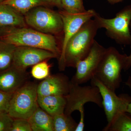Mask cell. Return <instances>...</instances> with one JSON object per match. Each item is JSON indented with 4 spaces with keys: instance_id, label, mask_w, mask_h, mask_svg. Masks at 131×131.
<instances>
[{
    "instance_id": "cb8c5ba5",
    "label": "cell",
    "mask_w": 131,
    "mask_h": 131,
    "mask_svg": "<svg viewBox=\"0 0 131 131\" xmlns=\"http://www.w3.org/2000/svg\"><path fill=\"white\" fill-rule=\"evenodd\" d=\"M13 93L0 90V113H8L10 101Z\"/></svg>"
},
{
    "instance_id": "83f0119b",
    "label": "cell",
    "mask_w": 131,
    "mask_h": 131,
    "mask_svg": "<svg viewBox=\"0 0 131 131\" xmlns=\"http://www.w3.org/2000/svg\"><path fill=\"white\" fill-rule=\"evenodd\" d=\"M125 84L129 87L130 89H131V77L130 76H129L128 79L125 82ZM126 112L131 114V102L129 103V105H128Z\"/></svg>"
},
{
    "instance_id": "52a82bcc",
    "label": "cell",
    "mask_w": 131,
    "mask_h": 131,
    "mask_svg": "<svg viewBox=\"0 0 131 131\" xmlns=\"http://www.w3.org/2000/svg\"><path fill=\"white\" fill-rule=\"evenodd\" d=\"M37 85L27 82L14 93L8 112L12 118L28 120L34 112L39 106Z\"/></svg>"
},
{
    "instance_id": "e0dca14e",
    "label": "cell",
    "mask_w": 131,
    "mask_h": 131,
    "mask_svg": "<svg viewBox=\"0 0 131 131\" xmlns=\"http://www.w3.org/2000/svg\"><path fill=\"white\" fill-rule=\"evenodd\" d=\"M1 3L12 6L24 15L37 7L50 6L45 0H4Z\"/></svg>"
},
{
    "instance_id": "ffe728a7",
    "label": "cell",
    "mask_w": 131,
    "mask_h": 131,
    "mask_svg": "<svg viewBox=\"0 0 131 131\" xmlns=\"http://www.w3.org/2000/svg\"><path fill=\"white\" fill-rule=\"evenodd\" d=\"M54 131H75L77 123L71 115L63 113L53 117Z\"/></svg>"
},
{
    "instance_id": "ac0fdd59",
    "label": "cell",
    "mask_w": 131,
    "mask_h": 131,
    "mask_svg": "<svg viewBox=\"0 0 131 131\" xmlns=\"http://www.w3.org/2000/svg\"><path fill=\"white\" fill-rule=\"evenodd\" d=\"M16 46L0 39V72L13 65Z\"/></svg>"
},
{
    "instance_id": "5b68a950",
    "label": "cell",
    "mask_w": 131,
    "mask_h": 131,
    "mask_svg": "<svg viewBox=\"0 0 131 131\" xmlns=\"http://www.w3.org/2000/svg\"><path fill=\"white\" fill-rule=\"evenodd\" d=\"M93 18L99 28L106 29L108 37L119 44L130 45L131 4L122 8L113 18H105L97 13Z\"/></svg>"
},
{
    "instance_id": "f546056e",
    "label": "cell",
    "mask_w": 131,
    "mask_h": 131,
    "mask_svg": "<svg viewBox=\"0 0 131 131\" xmlns=\"http://www.w3.org/2000/svg\"><path fill=\"white\" fill-rule=\"evenodd\" d=\"M3 1H4V0H0V3L2 2Z\"/></svg>"
},
{
    "instance_id": "44dd1931",
    "label": "cell",
    "mask_w": 131,
    "mask_h": 131,
    "mask_svg": "<svg viewBox=\"0 0 131 131\" xmlns=\"http://www.w3.org/2000/svg\"><path fill=\"white\" fill-rule=\"evenodd\" d=\"M61 7L62 10L69 13H80L86 11L83 0H61Z\"/></svg>"
},
{
    "instance_id": "7402d4cb",
    "label": "cell",
    "mask_w": 131,
    "mask_h": 131,
    "mask_svg": "<svg viewBox=\"0 0 131 131\" xmlns=\"http://www.w3.org/2000/svg\"><path fill=\"white\" fill-rule=\"evenodd\" d=\"M31 73L36 80H44L50 75V66L46 61H42L33 66Z\"/></svg>"
},
{
    "instance_id": "9c48e42d",
    "label": "cell",
    "mask_w": 131,
    "mask_h": 131,
    "mask_svg": "<svg viewBox=\"0 0 131 131\" xmlns=\"http://www.w3.org/2000/svg\"><path fill=\"white\" fill-rule=\"evenodd\" d=\"M58 12L63 23L62 34L63 37L60 46L61 54L58 58V67L59 70L64 71L66 68L64 63V54L68 41L84 23L93 18L97 13L93 9L77 14L69 13L62 9H60Z\"/></svg>"
},
{
    "instance_id": "2e32d148",
    "label": "cell",
    "mask_w": 131,
    "mask_h": 131,
    "mask_svg": "<svg viewBox=\"0 0 131 131\" xmlns=\"http://www.w3.org/2000/svg\"><path fill=\"white\" fill-rule=\"evenodd\" d=\"M28 121L32 131H54L53 117L39 106Z\"/></svg>"
},
{
    "instance_id": "f1b7e54d",
    "label": "cell",
    "mask_w": 131,
    "mask_h": 131,
    "mask_svg": "<svg viewBox=\"0 0 131 131\" xmlns=\"http://www.w3.org/2000/svg\"><path fill=\"white\" fill-rule=\"evenodd\" d=\"M124 0H107L108 2L111 4H115L121 2Z\"/></svg>"
},
{
    "instance_id": "8992f818",
    "label": "cell",
    "mask_w": 131,
    "mask_h": 131,
    "mask_svg": "<svg viewBox=\"0 0 131 131\" xmlns=\"http://www.w3.org/2000/svg\"><path fill=\"white\" fill-rule=\"evenodd\" d=\"M24 16L28 26L36 30L58 36L62 34L63 23L60 14L47 6L34 8Z\"/></svg>"
},
{
    "instance_id": "3957f363",
    "label": "cell",
    "mask_w": 131,
    "mask_h": 131,
    "mask_svg": "<svg viewBox=\"0 0 131 131\" xmlns=\"http://www.w3.org/2000/svg\"><path fill=\"white\" fill-rule=\"evenodd\" d=\"M66 100L64 113L71 115L75 111H79L80 119L75 131L84 130V105L88 102H92L100 107H102V100L98 88L95 86H81L71 81Z\"/></svg>"
},
{
    "instance_id": "9a60e30c",
    "label": "cell",
    "mask_w": 131,
    "mask_h": 131,
    "mask_svg": "<svg viewBox=\"0 0 131 131\" xmlns=\"http://www.w3.org/2000/svg\"><path fill=\"white\" fill-rule=\"evenodd\" d=\"M39 107L52 117L64 113L66 100L64 95L38 96Z\"/></svg>"
},
{
    "instance_id": "7a4b0ae2",
    "label": "cell",
    "mask_w": 131,
    "mask_h": 131,
    "mask_svg": "<svg viewBox=\"0 0 131 131\" xmlns=\"http://www.w3.org/2000/svg\"><path fill=\"white\" fill-rule=\"evenodd\" d=\"M99 29L94 19H90L83 24L68 41L64 54L65 68H75L79 61L89 54Z\"/></svg>"
},
{
    "instance_id": "d6986e66",
    "label": "cell",
    "mask_w": 131,
    "mask_h": 131,
    "mask_svg": "<svg viewBox=\"0 0 131 131\" xmlns=\"http://www.w3.org/2000/svg\"><path fill=\"white\" fill-rule=\"evenodd\" d=\"M103 131H131V114L124 112L117 115L112 122L107 124Z\"/></svg>"
},
{
    "instance_id": "277c9868",
    "label": "cell",
    "mask_w": 131,
    "mask_h": 131,
    "mask_svg": "<svg viewBox=\"0 0 131 131\" xmlns=\"http://www.w3.org/2000/svg\"><path fill=\"white\" fill-rule=\"evenodd\" d=\"M127 57L126 54H121L114 47L106 48L95 76L115 91L122 82L121 72L125 69Z\"/></svg>"
},
{
    "instance_id": "6da1fadb",
    "label": "cell",
    "mask_w": 131,
    "mask_h": 131,
    "mask_svg": "<svg viewBox=\"0 0 131 131\" xmlns=\"http://www.w3.org/2000/svg\"><path fill=\"white\" fill-rule=\"evenodd\" d=\"M0 39L16 46H28L47 50L58 56L60 45L51 34L43 33L27 27H0Z\"/></svg>"
},
{
    "instance_id": "4fadbf2b",
    "label": "cell",
    "mask_w": 131,
    "mask_h": 131,
    "mask_svg": "<svg viewBox=\"0 0 131 131\" xmlns=\"http://www.w3.org/2000/svg\"><path fill=\"white\" fill-rule=\"evenodd\" d=\"M28 76L25 70L12 65L0 72V90L14 93L27 82Z\"/></svg>"
},
{
    "instance_id": "ba28073f",
    "label": "cell",
    "mask_w": 131,
    "mask_h": 131,
    "mask_svg": "<svg viewBox=\"0 0 131 131\" xmlns=\"http://www.w3.org/2000/svg\"><path fill=\"white\" fill-rule=\"evenodd\" d=\"M91 85L98 88L102 100L107 124H109L121 113L126 112L128 105L131 102V96L127 94L117 95L115 91L108 88L95 76L90 80Z\"/></svg>"
},
{
    "instance_id": "7c38bea8",
    "label": "cell",
    "mask_w": 131,
    "mask_h": 131,
    "mask_svg": "<svg viewBox=\"0 0 131 131\" xmlns=\"http://www.w3.org/2000/svg\"><path fill=\"white\" fill-rule=\"evenodd\" d=\"M70 81L63 74L49 75L37 85L38 96L66 95L69 93Z\"/></svg>"
},
{
    "instance_id": "d4e9b609",
    "label": "cell",
    "mask_w": 131,
    "mask_h": 131,
    "mask_svg": "<svg viewBox=\"0 0 131 131\" xmlns=\"http://www.w3.org/2000/svg\"><path fill=\"white\" fill-rule=\"evenodd\" d=\"M14 119L8 113H0V131H10Z\"/></svg>"
},
{
    "instance_id": "4316f807",
    "label": "cell",
    "mask_w": 131,
    "mask_h": 131,
    "mask_svg": "<svg viewBox=\"0 0 131 131\" xmlns=\"http://www.w3.org/2000/svg\"><path fill=\"white\" fill-rule=\"evenodd\" d=\"M130 28L131 32V23L130 25ZM131 67V52L129 56H127V57L126 62L124 70L126 71L128 70Z\"/></svg>"
},
{
    "instance_id": "5bb4252c",
    "label": "cell",
    "mask_w": 131,
    "mask_h": 131,
    "mask_svg": "<svg viewBox=\"0 0 131 131\" xmlns=\"http://www.w3.org/2000/svg\"><path fill=\"white\" fill-rule=\"evenodd\" d=\"M25 16L10 5L0 3V27H24Z\"/></svg>"
},
{
    "instance_id": "8fae6325",
    "label": "cell",
    "mask_w": 131,
    "mask_h": 131,
    "mask_svg": "<svg viewBox=\"0 0 131 131\" xmlns=\"http://www.w3.org/2000/svg\"><path fill=\"white\" fill-rule=\"evenodd\" d=\"M58 58L55 53L47 50L28 46H16L14 56L13 65L21 70L43 61Z\"/></svg>"
},
{
    "instance_id": "484cf974",
    "label": "cell",
    "mask_w": 131,
    "mask_h": 131,
    "mask_svg": "<svg viewBox=\"0 0 131 131\" xmlns=\"http://www.w3.org/2000/svg\"><path fill=\"white\" fill-rule=\"evenodd\" d=\"M50 6H54L62 9L61 0H45Z\"/></svg>"
},
{
    "instance_id": "603a6c76",
    "label": "cell",
    "mask_w": 131,
    "mask_h": 131,
    "mask_svg": "<svg viewBox=\"0 0 131 131\" xmlns=\"http://www.w3.org/2000/svg\"><path fill=\"white\" fill-rule=\"evenodd\" d=\"M10 131H32L28 119L22 118L14 119Z\"/></svg>"
},
{
    "instance_id": "4dcf8cb0",
    "label": "cell",
    "mask_w": 131,
    "mask_h": 131,
    "mask_svg": "<svg viewBox=\"0 0 131 131\" xmlns=\"http://www.w3.org/2000/svg\"></svg>"
},
{
    "instance_id": "30bf717a",
    "label": "cell",
    "mask_w": 131,
    "mask_h": 131,
    "mask_svg": "<svg viewBox=\"0 0 131 131\" xmlns=\"http://www.w3.org/2000/svg\"><path fill=\"white\" fill-rule=\"evenodd\" d=\"M106 50V48L95 40L88 55L77 64L76 72L71 81L81 85L90 81L95 76Z\"/></svg>"
}]
</instances>
